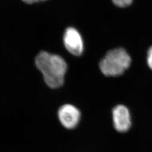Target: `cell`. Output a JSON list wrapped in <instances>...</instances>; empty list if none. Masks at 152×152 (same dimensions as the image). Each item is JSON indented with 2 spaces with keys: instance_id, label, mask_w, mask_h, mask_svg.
Segmentation results:
<instances>
[{
  "instance_id": "6da1fadb",
  "label": "cell",
  "mask_w": 152,
  "mask_h": 152,
  "mask_svg": "<svg viewBox=\"0 0 152 152\" xmlns=\"http://www.w3.org/2000/svg\"><path fill=\"white\" fill-rule=\"evenodd\" d=\"M35 64L42 73L44 81L49 87L57 88L63 86L67 64L62 57L42 51L36 56Z\"/></svg>"
},
{
  "instance_id": "7a4b0ae2",
  "label": "cell",
  "mask_w": 152,
  "mask_h": 152,
  "mask_svg": "<svg viewBox=\"0 0 152 152\" xmlns=\"http://www.w3.org/2000/svg\"><path fill=\"white\" fill-rule=\"evenodd\" d=\"M130 55L123 48L109 50L99 63L100 70L104 76L117 77L122 75L131 65Z\"/></svg>"
},
{
  "instance_id": "3957f363",
  "label": "cell",
  "mask_w": 152,
  "mask_h": 152,
  "mask_svg": "<svg viewBox=\"0 0 152 152\" xmlns=\"http://www.w3.org/2000/svg\"><path fill=\"white\" fill-rule=\"evenodd\" d=\"M81 112L75 105L66 104L60 107L58 112L60 124L67 129H73L81 120Z\"/></svg>"
},
{
  "instance_id": "277c9868",
  "label": "cell",
  "mask_w": 152,
  "mask_h": 152,
  "mask_svg": "<svg viewBox=\"0 0 152 152\" xmlns=\"http://www.w3.org/2000/svg\"><path fill=\"white\" fill-rule=\"evenodd\" d=\"M63 42L66 49L71 54L80 56L83 51V41L80 33L76 28L66 29L63 37Z\"/></svg>"
},
{
  "instance_id": "5b68a950",
  "label": "cell",
  "mask_w": 152,
  "mask_h": 152,
  "mask_svg": "<svg viewBox=\"0 0 152 152\" xmlns=\"http://www.w3.org/2000/svg\"><path fill=\"white\" fill-rule=\"evenodd\" d=\"M113 125L115 130L120 132H127L131 126L130 113L123 105H118L112 111Z\"/></svg>"
},
{
  "instance_id": "8992f818",
  "label": "cell",
  "mask_w": 152,
  "mask_h": 152,
  "mask_svg": "<svg viewBox=\"0 0 152 152\" xmlns=\"http://www.w3.org/2000/svg\"><path fill=\"white\" fill-rule=\"evenodd\" d=\"M114 5L119 7L124 8L130 5L133 0H112Z\"/></svg>"
},
{
  "instance_id": "52a82bcc",
  "label": "cell",
  "mask_w": 152,
  "mask_h": 152,
  "mask_svg": "<svg viewBox=\"0 0 152 152\" xmlns=\"http://www.w3.org/2000/svg\"><path fill=\"white\" fill-rule=\"evenodd\" d=\"M147 64L152 70V46L149 49L147 54Z\"/></svg>"
},
{
  "instance_id": "ba28073f",
  "label": "cell",
  "mask_w": 152,
  "mask_h": 152,
  "mask_svg": "<svg viewBox=\"0 0 152 152\" xmlns=\"http://www.w3.org/2000/svg\"><path fill=\"white\" fill-rule=\"evenodd\" d=\"M46 0H23V2L27 3V4H34V3H36V2H41V1H44Z\"/></svg>"
}]
</instances>
